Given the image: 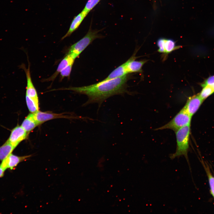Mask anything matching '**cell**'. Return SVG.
<instances>
[{"label":"cell","mask_w":214,"mask_h":214,"mask_svg":"<svg viewBox=\"0 0 214 214\" xmlns=\"http://www.w3.org/2000/svg\"><path fill=\"white\" fill-rule=\"evenodd\" d=\"M129 79L128 74L122 77L105 81H102L90 85L70 87L63 89L72 90L86 95L88 98L84 104L85 106L97 103L100 106L104 101L111 96L128 93L127 82Z\"/></svg>","instance_id":"cell-1"},{"label":"cell","mask_w":214,"mask_h":214,"mask_svg":"<svg viewBox=\"0 0 214 214\" xmlns=\"http://www.w3.org/2000/svg\"><path fill=\"white\" fill-rule=\"evenodd\" d=\"M191 132V125L180 128L175 132L177 146L175 152L170 155L171 159L184 156L188 161V152L189 149V141Z\"/></svg>","instance_id":"cell-2"},{"label":"cell","mask_w":214,"mask_h":214,"mask_svg":"<svg viewBox=\"0 0 214 214\" xmlns=\"http://www.w3.org/2000/svg\"><path fill=\"white\" fill-rule=\"evenodd\" d=\"M99 31L93 30L90 28L84 37L70 47L67 54L75 59L93 40L102 37V36L98 34Z\"/></svg>","instance_id":"cell-3"},{"label":"cell","mask_w":214,"mask_h":214,"mask_svg":"<svg viewBox=\"0 0 214 214\" xmlns=\"http://www.w3.org/2000/svg\"><path fill=\"white\" fill-rule=\"evenodd\" d=\"M191 118L182 108L171 121L155 130L170 129L175 132L184 126L191 125Z\"/></svg>","instance_id":"cell-4"},{"label":"cell","mask_w":214,"mask_h":214,"mask_svg":"<svg viewBox=\"0 0 214 214\" xmlns=\"http://www.w3.org/2000/svg\"><path fill=\"white\" fill-rule=\"evenodd\" d=\"M158 48V51L168 54L180 48V46L176 45V42L173 39L164 37L159 38L157 42Z\"/></svg>","instance_id":"cell-5"},{"label":"cell","mask_w":214,"mask_h":214,"mask_svg":"<svg viewBox=\"0 0 214 214\" xmlns=\"http://www.w3.org/2000/svg\"><path fill=\"white\" fill-rule=\"evenodd\" d=\"M28 134L21 126L17 125L12 130L7 141L16 148L21 142L26 138Z\"/></svg>","instance_id":"cell-6"},{"label":"cell","mask_w":214,"mask_h":214,"mask_svg":"<svg viewBox=\"0 0 214 214\" xmlns=\"http://www.w3.org/2000/svg\"><path fill=\"white\" fill-rule=\"evenodd\" d=\"M21 67L23 69L25 72L26 80L27 86L26 87V95L28 96L34 100L35 103L39 105V100L36 90L32 83L30 72V64L27 68H26L24 64L21 65Z\"/></svg>","instance_id":"cell-7"},{"label":"cell","mask_w":214,"mask_h":214,"mask_svg":"<svg viewBox=\"0 0 214 214\" xmlns=\"http://www.w3.org/2000/svg\"><path fill=\"white\" fill-rule=\"evenodd\" d=\"M203 101L199 94L194 95L188 98L183 108L192 117L199 109Z\"/></svg>","instance_id":"cell-8"},{"label":"cell","mask_w":214,"mask_h":214,"mask_svg":"<svg viewBox=\"0 0 214 214\" xmlns=\"http://www.w3.org/2000/svg\"><path fill=\"white\" fill-rule=\"evenodd\" d=\"M34 118L39 125L47 121L58 118H72L73 117L64 115V114H57L51 112H42L39 110L33 113Z\"/></svg>","instance_id":"cell-9"},{"label":"cell","mask_w":214,"mask_h":214,"mask_svg":"<svg viewBox=\"0 0 214 214\" xmlns=\"http://www.w3.org/2000/svg\"><path fill=\"white\" fill-rule=\"evenodd\" d=\"M31 156V155L19 156L10 154L7 158L2 161L0 164L5 170L10 169H12L20 162L26 160Z\"/></svg>","instance_id":"cell-10"},{"label":"cell","mask_w":214,"mask_h":214,"mask_svg":"<svg viewBox=\"0 0 214 214\" xmlns=\"http://www.w3.org/2000/svg\"><path fill=\"white\" fill-rule=\"evenodd\" d=\"M135 54L133 55L126 62V68L128 73H141L142 71V67L147 60H135Z\"/></svg>","instance_id":"cell-11"},{"label":"cell","mask_w":214,"mask_h":214,"mask_svg":"<svg viewBox=\"0 0 214 214\" xmlns=\"http://www.w3.org/2000/svg\"><path fill=\"white\" fill-rule=\"evenodd\" d=\"M75 59L70 55L67 54L59 63L56 72L51 77L43 81H54L63 69L69 64H73Z\"/></svg>","instance_id":"cell-12"},{"label":"cell","mask_w":214,"mask_h":214,"mask_svg":"<svg viewBox=\"0 0 214 214\" xmlns=\"http://www.w3.org/2000/svg\"><path fill=\"white\" fill-rule=\"evenodd\" d=\"M87 15L82 11L74 17L70 25L69 28L67 33L62 38V40L66 37L70 36L71 34L79 27L84 19Z\"/></svg>","instance_id":"cell-13"},{"label":"cell","mask_w":214,"mask_h":214,"mask_svg":"<svg viewBox=\"0 0 214 214\" xmlns=\"http://www.w3.org/2000/svg\"><path fill=\"white\" fill-rule=\"evenodd\" d=\"M39 124L35 119L33 113L29 114L22 123L21 126L28 133Z\"/></svg>","instance_id":"cell-14"},{"label":"cell","mask_w":214,"mask_h":214,"mask_svg":"<svg viewBox=\"0 0 214 214\" xmlns=\"http://www.w3.org/2000/svg\"><path fill=\"white\" fill-rule=\"evenodd\" d=\"M128 73L126 68V62L120 65L112 72L103 81H105L122 77Z\"/></svg>","instance_id":"cell-15"},{"label":"cell","mask_w":214,"mask_h":214,"mask_svg":"<svg viewBox=\"0 0 214 214\" xmlns=\"http://www.w3.org/2000/svg\"><path fill=\"white\" fill-rule=\"evenodd\" d=\"M15 148L7 141L0 147V160L3 161L7 158Z\"/></svg>","instance_id":"cell-16"},{"label":"cell","mask_w":214,"mask_h":214,"mask_svg":"<svg viewBox=\"0 0 214 214\" xmlns=\"http://www.w3.org/2000/svg\"><path fill=\"white\" fill-rule=\"evenodd\" d=\"M202 162L208 178L211 193L214 198V177L211 174L208 165L205 163L202 160Z\"/></svg>","instance_id":"cell-17"},{"label":"cell","mask_w":214,"mask_h":214,"mask_svg":"<svg viewBox=\"0 0 214 214\" xmlns=\"http://www.w3.org/2000/svg\"><path fill=\"white\" fill-rule=\"evenodd\" d=\"M202 89L199 94L200 97L203 101L212 95L214 92V89L213 86L205 85L202 86Z\"/></svg>","instance_id":"cell-18"},{"label":"cell","mask_w":214,"mask_h":214,"mask_svg":"<svg viewBox=\"0 0 214 214\" xmlns=\"http://www.w3.org/2000/svg\"><path fill=\"white\" fill-rule=\"evenodd\" d=\"M26 100L28 108L31 113H34L39 110V105L26 95Z\"/></svg>","instance_id":"cell-19"},{"label":"cell","mask_w":214,"mask_h":214,"mask_svg":"<svg viewBox=\"0 0 214 214\" xmlns=\"http://www.w3.org/2000/svg\"><path fill=\"white\" fill-rule=\"evenodd\" d=\"M101 0H88L82 11L87 15Z\"/></svg>","instance_id":"cell-20"},{"label":"cell","mask_w":214,"mask_h":214,"mask_svg":"<svg viewBox=\"0 0 214 214\" xmlns=\"http://www.w3.org/2000/svg\"><path fill=\"white\" fill-rule=\"evenodd\" d=\"M73 64H71L63 69L60 73V80L61 81L65 77H69L70 76L72 66Z\"/></svg>","instance_id":"cell-21"},{"label":"cell","mask_w":214,"mask_h":214,"mask_svg":"<svg viewBox=\"0 0 214 214\" xmlns=\"http://www.w3.org/2000/svg\"><path fill=\"white\" fill-rule=\"evenodd\" d=\"M205 85H209L212 86H214V75L210 76L201 84L202 86Z\"/></svg>","instance_id":"cell-22"},{"label":"cell","mask_w":214,"mask_h":214,"mask_svg":"<svg viewBox=\"0 0 214 214\" xmlns=\"http://www.w3.org/2000/svg\"><path fill=\"white\" fill-rule=\"evenodd\" d=\"M5 170L0 164V178L3 176Z\"/></svg>","instance_id":"cell-23"},{"label":"cell","mask_w":214,"mask_h":214,"mask_svg":"<svg viewBox=\"0 0 214 214\" xmlns=\"http://www.w3.org/2000/svg\"><path fill=\"white\" fill-rule=\"evenodd\" d=\"M213 88H214V86H213Z\"/></svg>","instance_id":"cell-24"}]
</instances>
